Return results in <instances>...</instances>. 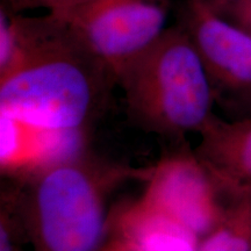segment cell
<instances>
[{"mask_svg": "<svg viewBox=\"0 0 251 251\" xmlns=\"http://www.w3.org/2000/svg\"><path fill=\"white\" fill-rule=\"evenodd\" d=\"M11 14L14 49L0 70V113L42 129L89 135L119 86L117 74L61 17Z\"/></svg>", "mask_w": 251, "mask_h": 251, "instance_id": "1", "label": "cell"}, {"mask_svg": "<svg viewBox=\"0 0 251 251\" xmlns=\"http://www.w3.org/2000/svg\"><path fill=\"white\" fill-rule=\"evenodd\" d=\"M149 169L111 161L87 148L15 179L33 251L98 250L113 194L128 181L146 180Z\"/></svg>", "mask_w": 251, "mask_h": 251, "instance_id": "2", "label": "cell"}, {"mask_svg": "<svg viewBox=\"0 0 251 251\" xmlns=\"http://www.w3.org/2000/svg\"><path fill=\"white\" fill-rule=\"evenodd\" d=\"M127 118L170 142L199 133L214 113V94L196 49L176 25L127 63L118 77Z\"/></svg>", "mask_w": 251, "mask_h": 251, "instance_id": "3", "label": "cell"}, {"mask_svg": "<svg viewBox=\"0 0 251 251\" xmlns=\"http://www.w3.org/2000/svg\"><path fill=\"white\" fill-rule=\"evenodd\" d=\"M171 143L158 162L150 165L140 199L200 241L219 224L240 188L226 186L187 140Z\"/></svg>", "mask_w": 251, "mask_h": 251, "instance_id": "4", "label": "cell"}, {"mask_svg": "<svg viewBox=\"0 0 251 251\" xmlns=\"http://www.w3.org/2000/svg\"><path fill=\"white\" fill-rule=\"evenodd\" d=\"M177 25L196 49L229 119L251 117V34L216 13L208 0H184Z\"/></svg>", "mask_w": 251, "mask_h": 251, "instance_id": "5", "label": "cell"}, {"mask_svg": "<svg viewBox=\"0 0 251 251\" xmlns=\"http://www.w3.org/2000/svg\"><path fill=\"white\" fill-rule=\"evenodd\" d=\"M170 8V0H91L57 17L119 77L166 29Z\"/></svg>", "mask_w": 251, "mask_h": 251, "instance_id": "6", "label": "cell"}, {"mask_svg": "<svg viewBox=\"0 0 251 251\" xmlns=\"http://www.w3.org/2000/svg\"><path fill=\"white\" fill-rule=\"evenodd\" d=\"M199 240L140 197L113 202L97 251H197Z\"/></svg>", "mask_w": 251, "mask_h": 251, "instance_id": "7", "label": "cell"}, {"mask_svg": "<svg viewBox=\"0 0 251 251\" xmlns=\"http://www.w3.org/2000/svg\"><path fill=\"white\" fill-rule=\"evenodd\" d=\"M2 178L25 179L47 165L89 148V135L34 127L0 113Z\"/></svg>", "mask_w": 251, "mask_h": 251, "instance_id": "8", "label": "cell"}, {"mask_svg": "<svg viewBox=\"0 0 251 251\" xmlns=\"http://www.w3.org/2000/svg\"><path fill=\"white\" fill-rule=\"evenodd\" d=\"M198 134L196 152L226 186H251V117L214 114Z\"/></svg>", "mask_w": 251, "mask_h": 251, "instance_id": "9", "label": "cell"}, {"mask_svg": "<svg viewBox=\"0 0 251 251\" xmlns=\"http://www.w3.org/2000/svg\"><path fill=\"white\" fill-rule=\"evenodd\" d=\"M251 186L237 190L213 230L202 237L197 251H250Z\"/></svg>", "mask_w": 251, "mask_h": 251, "instance_id": "10", "label": "cell"}, {"mask_svg": "<svg viewBox=\"0 0 251 251\" xmlns=\"http://www.w3.org/2000/svg\"><path fill=\"white\" fill-rule=\"evenodd\" d=\"M28 243L25 224L21 185L18 180L2 178L0 191V251H24Z\"/></svg>", "mask_w": 251, "mask_h": 251, "instance_id": "11", "label": "cell"}, {"mask_svg": "<svg viewBox=\"0 0 251 251\" xmlns=\"http://www.w3.org/2000/svg\"><path fill=\"white\" fill-rule=\"evenodd\" d=\"M216 13L251 34V0H208Z\"/></svg>", "mask_w": 251, "mask_h": 251, "instance_id": "12", "label": "cell"}, {"mask_svg": "<svg viewBox=\"0 0 251 251\" xmlns=\"http://www.w3.org/2000/svg\"><path fill=\"white\" fill-rule=\"evenodd\" d=\"M89 1L91 0H33L30 8L42 7L48 13L63 15Z\"/></svg>", "mask_w": 251, "mask_h": 251, "instance_id": "13", "label": "cell"}, {"mask_svg": "<svg viewBox=\"0 0 251 251\" xmlns=\"http://www.w3.org/2000/svg\"><path fill=\"white\" fill-rule=\"evenodd\" d=\"M33 0H2V7L11 13H23L24 11L30 9Z\"/></svg>", "mask_w": 251, "mask_h": 251, "instance_id": "14", "label": "cell"}, {"mask_svg": "<svg viewBox=\"0 0 251 251\" xmlns=\"http://www.w3.org/2000/svg\"><path fill=\"white\" fill-rule=\"evenodd\" d=\"M250 251H251V249H250Z\"/></svg>", "mask_w": 251, "mask_h": 251, "instance_id": "15", "label": "cell"}]
</instances>
